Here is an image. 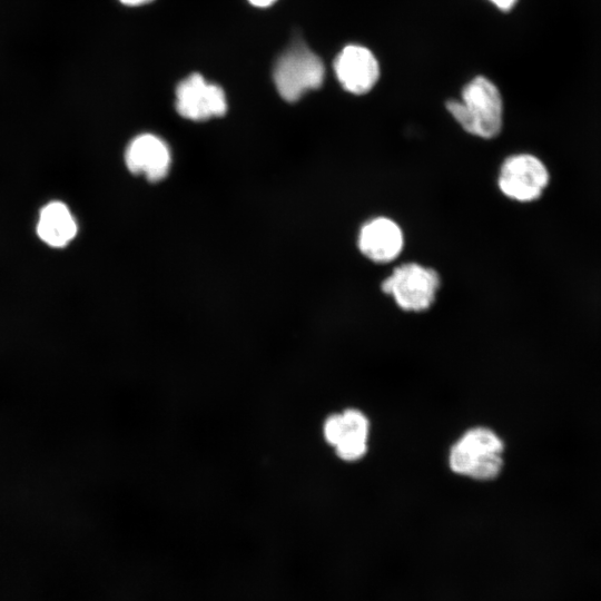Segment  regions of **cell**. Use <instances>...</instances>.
I'll use <instances>...</instances> for the list:
<instances>
[{
  "label": "cell",
  "instance_id": "obj_11",
  "mask_svg": "<svg viewBox=\"0 0 601 601\" xmlns=\"http://www.w3.org/2000/svg\"><path fill=\"white\" fill-rule=\"evenodd\" d=\"M37 233L49 246L63 247L76 236L77 224L66 204L51 201L40 211Z\"/></svg>",
  "mask_w": 601,
  "mask_h": 601
},
{
  "label": "cell",
  "instance_id": "obj_13",
  "mask_svg": "<svg viewBox=\"0 0 601 601\" xmlns=\"http://www.w3.org/2000/svg\"><path fill=\"white\" fill-rule=\"evenodd\" d=\"M120 3L128 6V7H137L141 4H146L148 2H151L152 0H118Z\"/></svg>",
  "mask_w": 601,
  "mask_h": 601
},
{
  "label": "cell",
  "instance_id": "obj_12",
  "mask_svg": "<svg viewBox=\"0 0 601 601\" xmlns=\"http://www.w3.org/2000/svg\"><path fill=\"white\" fill-rule=\"evenodd\" d=\"M499 9L510 10L516 0H491Z\"/></svg>",
  "mask_w": 601,
  "mask_h": 601
},
{
  "label": "cell",
  "instance_id": "obj_5",
  "mask_svg": "<svg viewBox=\"0 0 601 601\" xmlns=\"http://www.w3.org/2000/svg\"><path fill=\"white\" fill-rule=\"evenodd\" d=\"M440 278L435 270L418 264H404L382 283V290L406 312H423L435 300Z\"/></svg>",
  "mask_w": 601,
  "mask_h": 601
},
{
  "label": "cell",
  "instance_id": "obj_2",
  "mask_svg": "<svg viewBox=\"0 0 601 601\" xmlns=\"http://www.w3.org/2000/svg\"><path fill=\"white\" fill-rule=\"evenodd\" d=\"M446 108L461 127L474 136L490 139L502 128L503 105L496 86L480 76L462 90V99L449 100Z\"/></svg>",
  "mask_w": 601,
  "mask_h": 601
},
{
  "label": "cell",
  "instance_id": "obj_1",
  "mask_svg": "<svg viewBox=\"0 0 601 601\" xmlns=\"http://www.w3.org/2000/svg\"><path fill=\"white\" fill-rule=\"evenodd\" d=\"M506 445L493 428L475 425L466 428L451 444L447 452L450 471L475 482L496 480L505 466Z\"/></svg>",
  "mask_w": 601,
  "mask_h": 601
},
{
  "label": "cell",
  "instance_id": "obj_10",
  "mask_svg": "<svg viewBox=\"0 0 601 601\" xmlns=\"http://www.w3.org/2000/svg\"><path fill=\"white\" fill-rule=\"evenodd\" d=\"M403 242L400 226L386 217H377L367 221L358 236L359 250L376 263H387L395 259L402 252Z\"/></svg>",
  "mask_w": 601,
  "mask_h": 601
},
{
  "label": "cell",
  "instance_id": "obj_8",
  "mask_svg": "<svg viewBox=\"0 0 601 601\" xmlns=\"http://www.w3.org/2000/svg\"><path fill=\"white\" fill-rule=\"evenodd\" d=\"M334 71L342 87L354 95L370 91L380 76L374 55L365 47L346 46L334 61Z\"/></svg>",
  "mask_w": 601,
  "mask_h": 601
},
{
  "label": "cell",
  "instance_id": "obj_6",
  "mask_svg": "<svg viewBox=\"0 0 601 601\" xmlns=\"http://www.w3.org/2000/svg\"><path fill=\"white\" fill-rule=\"evenodd\" d=\"M549 171L535 156L519 154L509 157L499 175V187L509 198L529 203L538 199L549 184Z\"/></svg>",
  "mask_w": 601,
  "mask_h": 601
},
{
  "label": "cell",
  "instance_id": "obj_14",
  "mask_svg": "<svg viewBox=\"0 0 601 601\" xmlns=\"http://www.w3.org/2000/svg\"><path fill=\"white\" fill-rule=\"evenodd\" d=\"M253 6L265 8L273 4L276 0H248Z\"/></svg>",
  "mask_w": 601,
  "mask_h": 601
},
{
  "label": "cell",
  "instance_id": "obj_9",
  "mask_svg": "<svg viewBox=\"0 0 601 601\" xmlns=\"http://www.w3.org/2000/svg\"><path fill=\"white\" fill-rule=\"evenodd\" d=\"M125 160L131 173L144 174L148 180L158 181L167 176L171 157L167 144L161 138L152 134H142L129 142Z\"/></svg>",
  "mask_w": 601,
  "mask_h": 601
},
{
  "label": "cell",
  "instance_id": "obj_4",
  "mask_svg": "<svg viewBox=\"0 0 601 601\" xmlns=\"http://www.w3.org/2000/svg\"><path fill=\"white\" fill-rule=\"evenodd\" d=\"M371 430V420L364 411L346 407L325 418L322 433L341 461L356 463L368 453Z\"/></svg>",
  "mask_w": 601,
  "mask_h": 601
},
{
  "label": "cell",
  "instance_id": "obj_3",
  "mask_svg": "<svg viewBox=\"0 0 601 601\" xmlns=\"http://www.w3.org/2000/svg\"><path fill=\"white\" fill-rule=\"evenodd\" d=\"M325 75L321 58L302 42L292 45L276 61L273 78L280 97L289 102L317 89Z\"/></svg>",
  "mask_w": 601,
  "mask_h": 601
},
{
  "label": "cell",
  "instance_id": "obj_7",
  "mask_svg": "<svg viewBox=\"0 0 601 601\" xmlns=\"http://www.w3.org/2000/svg\"><path fill=\"white\" fill-rule=\"evenodd\" d=\"M176 109L186 119L207 120L225 115L226 96L219 86L207 82L199 73H191L177 86Z\"/></svg>",
  "mask_w": 601,
  "mask_h": 601
}]
</instances>
